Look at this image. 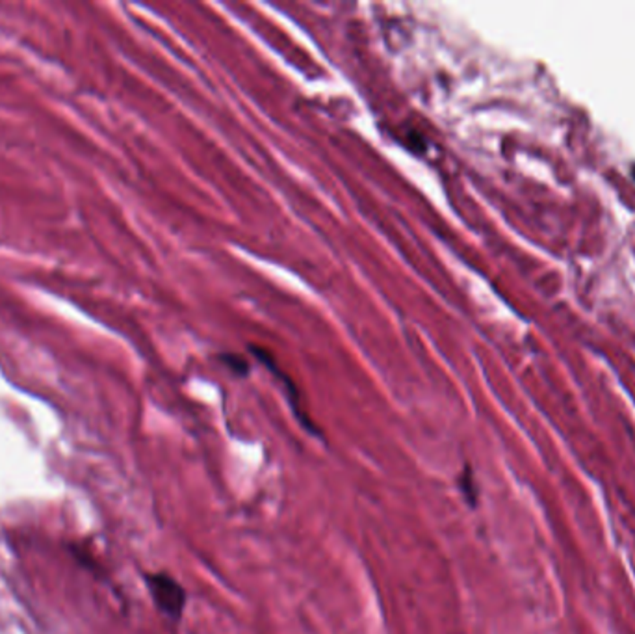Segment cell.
<instances>
[{
    "mask_svg": "<svg viewBox=\"0 0 635 634\" xmlns=\"http://www.w3.org/2000/svg\"><path fill=\"white\" fill-rule=\"evenodd\" d=\"M459 486L466 497V500L470 505H475V488H474V479H472V471L470 467H465L461 479H459Z\"/></svg>",
    "mask_w": 635,
    "mask_h": 634,
    "instance_id": "obj_2",
    "label": "cell"
},
{
    "mask_svg": "<svg viewBox=\"0 0 635 634\" xmlns=\"http://www.w3.org/2000/svg\"><path fill=\"white\" fill-rule=\"evenodd\" d=\"M147 590L156 604V609L168 618L178 621L187 606V592L168 573H149L145 575Z\"/></svg>",
    "mask_w": 635,
    "mask_h": 634,
    "instance_id": "obj_1",
    "label": "cell"
}]
</instances>
